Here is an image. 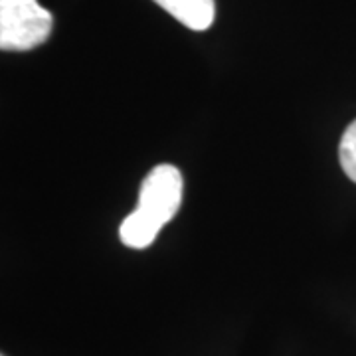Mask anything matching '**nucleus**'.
Segmentation results:
<instances>
[{
	"label": "nucleus",
	"instance_id": "obj_2",
	"mask_svg": "<svg viewBox=\"0 0 356 356\" xmlns=\"http://www.w3.org/2000/svg\"><path fill=\"white\" fill-rule=\"evenodd\" d=\"M54 16L38 0H0V48L28 51L50 38Z\"/></svg>",
	"mask_w": 356,
	"mask_h": 356
},
{
	"label": "nucleus",
	"instance_id": "obj_1",
	"mask_svg": "<svg viewBox=\"0 0 356 356\" xmlns=\"http://www.w3.org/2000/svg\"><path fill=\"white\" fill-rule=\"evenodd\" d=\"M182 172L175 165H156L143 178L139 204L119 226V238L127 248L145 250L156 240L161 228L177 216L182 204Z\"/></svg>",
	"mask_w": 356,
	"mask_h": 356
},
{
	"label": "nucleus",
	"instance_id": "obj_4",
	"mask_svg": "<svg viewBox=\"0 0 356 356\" xmlns=\"http://www.w3.org/2000/svg\"><path fill=\"white\" fill-rule=\"evenodd\" d=\"M339 161L344 175L356 182V119L344 131L341 145H339Z\"/></svg>",
	"mask_w": 356,
	"mask_h": 356
},
{
	"label": "nucleus",
	"instance_id": "obj_3",
	"mask_svg": "<svg viewBox=\"0 0 356 356\" xmlns=\"http://www.w3.org/2000/svg\"><path fill=\"white\" fill-rule=\"evenodd\" d=\"M154 2L161 8H165L170 16H175L180 24L196 32L208 30L216 16L214 0H154Z\"/></svg>",
	"mask_w": 356,
	"mask_h": 356
}]
</instances>
